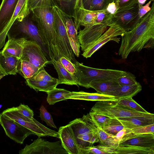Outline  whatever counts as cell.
<instances>
[{
  "label": "cell",
  "mask_w": 154,
  "mask_h": 154,
  "mask_svg": "<svg viewBox=\"0 0 154 154\" xmlns=\"http://www.w3.org/2000/svg\"><path fill=\"white\" fill-rule=\"evenodd\" d=\"M121 36L122 42L118 54L123 60L126 59L131 52H139L144 48H154V2L150 11L141 19L136 26Z\"/></svg>",
  "instance_id": "cell-1"
},
{
  "label": "cell",
  "mask_w": 154,
  "mask_h": 154,
  "mask_svg": "<svg viewBox=\"0 0 154 154\" xmlns=\"http://www.w3.org/2000/svg\"><path fill=\"white\" fill-rule=\"evenodd\" d=\"M40 115L41 119L46 123L47 125L51 127L57 128L53 122L52 118L45 107L42 106L40 108Z\"/></svg>",
  "instance_id": "cell-38"
},
{
  "label": "cell",
  "mask_w": 154,
  "mask_h": 154,
  "mask_svg": "<svg viewBox=\"0 0 154 154\" xmlns=\"http://www.w3.org/2000/svg\"><path fill=\"white\" fill-rule=\"evenodd\" d=\"M31 11L51 60H58L60 57L56 45V27L52 7L35 8Z\"/></svg>",
  "instance_id": "cell-2"
},
{
  "label": "cell",
  "mask_w": 154,
  "mask_h": 154,
  "mask_svg": "<svg viewBox=\"0 0 154 154\" xmlns=\"http://www.w3.org/2000/svg\"><path fill=\"white\" fill-rule=\"evenodd\" d=\"M119 86L116 79L92 81L89 84V88L94 89L97 93L108 95Z\"/></svg>",
  "instance_id": "cell-25"
},
{
  "label": "cell",
  "mask_w": 154,
  "mask_h": 154,
  "mask_svg": "<svg viewBox=\"0 0 154 154\" xmlns=\"http://www.w3.org/2000/svg\"><path fill=\"white\" fill-rule=\"evenodd\" d=\"M98 11H92L83 8L75 10L71 16L74 18V23L77 30L80 26L86 27L97 24L96 20Z\"/></svg>",
  "instance_id": "cell-19"
},
{
  "label": "cell",
  "mask_w": 154,
  "mask_h": 154,
  "mask_svg": "<svg viewBox=\"0 0 154 154\" xmlns=\"http://www.w3.org/2000/svg\"><path fill=\"white\" fill-rule=\"evenodd\" d=\"M59 138L68 154H80V150L72 130L68 125L61 127L58 131Z\"/></svg>",
  "instance_id": "cell-16"
},
{
  "label": "cell",
  "mask_w": 154,
  "mask_h": 154,
  "mask_svg": "<svg viewBox=\"0 0 154 154\" xmlns=\"http://www.w3.org/2000/svg\"><path fill=\"white\" fill-rule=\"evenodd\" d=\"M19 0H2L0 6V43L3 32L14 13Z\"/></svg>",
  "instance_id": "cell-18"
},
{
  "label": "cell",
  "mask_w": 154,
  "mask_h": 154,
  "mask_svg": "<svg viewBox=\"0 0 154 154\" xmlns=\"http://www.w3.org/2000/svg\"><path fill=\"white\" fill-rule=\"evenodd\" d=\"M51 61L57 73L58 77L57 83L58 85L65 84L78 86L74 76L64 68L59 59L57 60L53 59Z\"/></svg>",
  "instance_id": "cell-24"
},
{
  "label": "cell",
  "mask_w": 154,
  "mask_h": 154,
  "mask_svg": "<svg viewBox=\"0 0 154 154\" xmlns=\"http://www.w3.org/2000/svg\"><path fill=\"white\" fill-rule=\"evenodd\" d=\"M152 2V1H153L154 0H150Z\"/></svg>",
  "instance_id": "cell-59"
},
{
  "label": "cell",
  "mask_w": 154,
  "mask_h": 154,
  "mask_svg": "<svg viewBox=\"0 0 154 154\" xmlns=\"http://www.w3.org/2000/svg\"><path fill=\"white\" fill-rule=\"evenodd\" d=\"M20 154H68L62 146L61 141L50 142L41 137L34 140L29 145L26 144L19 150Z\"/></svg>",
  "instance_id": "cell-9"
},
{
  "label": "cell",
  "mask_w": 154,
  "mask_h": 154,
  "mask_svg": "<svg viewBox=\"0 0 154 154\" xmlns=\"http://www.w3.org/2000/svg\"><path fill=\"white\" fill-rule=\"evenodd\" d=\"M60 2V4L66 3L70 2L71 0H56Z\"/></svg>",
  "instance_id": "cell-55"
},
{
  "label": "cell",
  "mask_w": 154,
  "mask_h": 154,
  "mask_svg": "<svg viewBox=\"0 0 154 154\" xmlns=\"http://www.w3.org/2000/svg\"><path fill=\"white\" fill-rule=\"evenodd\" d=\"M151 2L152 1L150 0L144 6L138 4L139 7V15L140 19L151 10V7H150L149 6Z\"/></svg>",
  "instance_id": "cell-48"
},
{
  "label": "cell",
  "mask_w": 154,
  "mask_h": 154,
  "mask_svg": "<svg viewBox=\"0 0 154 154\" xmlns=\"http://www.w3.org/2000/svg\"><path fill=\"white\" fill-rule=\"evenodd\" d=\"M1 52V51H0V53ZM7 75V74L6 73L4 70L1 66L0 64V75Z\"/></svg>",
  "instance_id": "cell-54"
},
{
  "label": "cell",
  "mask_w": 154,
  "mask_h": 154,
  "mask_svg": "<svg viewBox=\"0 0 154 154\" xmlns=\"http://www.w3.org/2000/svg\"><path fill=\"white\" fill-rule=\"evenodd\" d=\"M26 85L36 91L49 92L56 88L58 85L57 82H47L36 80L32 78L26 79Z\"/></svg>",
  "instance_id": "cell-27"
},
{
  "label": "cell",
  "mask_w": 154,
  "mask_h": 154,
  "mask_svg": "<svg viewBox=\"0 0 154 154\" xmlns=\"http://www.w3.org/2000/svg\"><path fill=\"white\" fill-rule=\"evenodd\" d=\"M58 10L66 27L69 41L75 54L79 57L80 53V44L77 30L72 17L58 7Z\"/></svg>",
  "instance_id": "cell-14"
},
{
  "label": "cell",
  "mask_w": 154,
  "mask_h": 154,
  "mask_svg": "<svg viewBox=\"0 0 154 154\" xmlns=\"http://www.w3.org/2000/svg\"><path fill=\"white\" fill-rule=\"evenodd\" d=\"M147 0H138V4L143 5L145 3Z\"/></svg>",
  "instance_id": "cell-56"
},
{
  "label": "cell",
  "mask_w": 154,
  "mask_h": 154,
  "mask_svg": "<svg viewBox=\"0 0 154 154\" xmlns=\"http://www.w3.org/2000/svg\"><path fill=\"white\" fill-rule=\"evenodd\" d=\"M31 78L36 80L50 82H57L58 80L57 79L54 78L49 75L45 70L44 67L40 69L37 73Z\"/></svg>",
  "instance_id": "cell-40"
},
{
  "label": "cell",
  "mask_w": 154,
  "mask_h": 154,
  "mask_svg": "<svg viewBox=\"0 0 154 154\" xmlns=\"http://www.w3.org/2000/svg\"><path fill=\"white\" fill-rule=\"evenodd\" d=\"M95 146L106 154H115L116 149L112 147L101 144Z\"/></svg>",
  "instance_id": "cell-49"
},
{
  "label": "cell",
  "mask_w": 154,
  "mask_h": 154,
  "mask_svg": "<svg viewBox=\"0 0 154 154\" xmlns=\"http://www.w3.org/2000/svg\"><path fill=\"white\" fill-rule=\"evenodd\" d=\"M17 109L18 112L23 117L30 120L33 119V112L27 105L20 103Z\"/></svg>",
  "instance_id": "cell-42"
},
{
  "label": "cell",
  "mask_w": 154,
  "mask_h": 154,
  "mask_svg": "<svg viewBox=\"0 0 154 154\" xmlns=\"http://www.w3.org/2000/svg\"><path fill=\"white\" fill-rule=\"evenodd\" d=\"M106 10L109 13L112 15L115 13L117 11V8L114 2L109 3Z\"/></svg>",
  "instance_id": "cell-51"
},
{
  "label": "cell",
  "mask_w": 154,
  "mask_h": 154,
  "mask_svg": "<svg viewBox=\"0 0 154 154\" xmlns=\"http://www.w3.org/2000/svg\"><path fill=\"white\" fill-rule=\"evenodd\" d=\"M69 99L98 101H115L118 99L111 95L97 93H88L83 91L71 92Z\"/></svg>",
  "instance_id": "cell-22"
},
{
  "label": "cell",
  "mask_w": 154,
  "mask_h": 154,
  "mask_svg": "<svg viewBox=\"0 0 154 154\" xmlns=\"http://www.w3.org/2000/svg\"><path fill=\"white\" fill-rule=\"evenodd\" d=\"M59 6L56 4L52 7L56 30V45L60 57H64L73 64L76 60L71 46L65 25L60 15Z\"/></svg>",
  "instance_id": "cell-4"
},
{
  "label": "cell",
  "mask_w": 154,
  "mask_h": 154,
  "mask_svg": "<svg viewBox=\"0 0 154 154\" xmlns=\"http://www.w3.org/2000/svg\"><path fill=\"white\" fill-rule=\"evenodd\" d=\"M96 134L98 136L101 144L106 145L116 149L119 146V142L115 135L108 133L99 128Z\"/></svg>",
  "instance_id": "cell-31"
},
{
  "label": "cell",
  "mask_w": 154,
  "mask_h": 154,
  "mask_svg": "<svg viewBox=\"0 0 154 154\" xmlns=\"http://www.w3.org/2000/svg\"><path fill=\"white\" fill-rule=\"evenodd\" d=\"M131 130L134 134H154V124L136 127Z\"/></svg>",
  "instance_id": "cell-45"
},
{
  "label": "cell",
  "mask_w": 154,
  "mask_h": 154,
  "mask_svg": "<svg viewBox=\"0 0 154 154\" xmlns=\"http://www.w3.org/2000/svg\"><path fill=\"white\" fill-rule=\"evenodd\" d=\"M59 60L64 68L74 77L76 72L74 64L64 57H60Z\"/></svg>",
  "instance_id": "cell-44"
},
{
  "label": "cell",
  "mask_w": 154,
  "mask_h": 154,
  "mask_svg": "<svg viewBox=\"0 0 154 154\" xmlns=\"http://www.w3.org/2000/svg\"><path fill=\"white\" fill-rule=\"evenodd\" d=\"M21 59L29 62L39 69L51 63L47 59L40 46L33 41H25Z\"/></svg>",
  "instance_id": "cell-11"
},
{
  "label": "cell",
  "mask_w": 154,
  "mask_h": 154,
  "mask_svg": "<svg viewBox=\"0 0 154 154\" xmlns=\"http://www.w3.org/2000/svg\"><path fill=\"white\" fill-rule=\"evenodd\" d=\"M71 92L64 89L56 88L46 92L48 94L47 101L50 105H53L57 102L67 100L69 99Z\"/></svg>",
  "instance_id": "cell-29"
},
{
  "label": "cell",
  "mask_w": 154,
  "mask_h": 154,
  "mask_svg": "<svg viewBox=\"0 0 154 154\" xmlns=\"http://www.w3.org/2000/svg\"><path fill=\"white\" fill-rule=\"evenodd\" d=\"M92 0H86L83 5L84 8L85 9L89 10L90 5Z\"/></svg>",
  "instance_id": "cell-53"
},
{
  "label": "cell",
  "mask_w": 154,
  "mask_h": 154,
  "mask_svg": "<svg viewBox=\"0 0 154 154\" xmlns=\"http://www.w3.org/2000/svg\"><path fill=\"white\" fill-rule=\"evenodd\" d=\"M8 39L28 38L37 42L42 48H46L43 42L38 29L32 21L27 17L21 21L16 20L7 33Z\"/></svg>",
  "instance_id": "cell-5"
},
{
  "label": "cell",
  "mask_w": 154,
  "mask_h": 154,
  "mask_svg": "<svg viewBox=\"0 0 154 154\" xmlns=\"http://www.w3.org/2000/svg\"><path fill=\"white\" fill-rule=\"evenodd\" d=\"M116 154H154V149L134 146L119 145L116 149Z\"/></svg>",
  "instance_id": "cell-28"
},
{
  "label": "cell",
  "mask_w": 154,
  "mask_h": 154,
  "mask_svg": "<svg viewBox=\"0 0 154 154\" xmlns=\"http://www.w3.org/2000/svg\"><path fill=\"white\" fill-rule=\"evenodd\" d=\"M124 127L119 120L116 118H111L109 124L103 129L105 131L115 135Z\"/></svg>",
  "instance_id": "cell-35"
},
{
  "label": "cell",
  "mask_w": 154,
  "mask_h": 154,
  "mask_svg": "<svg viewBox=\"0 0 154 154\" xmlns=\"http://www.w3.org/2000/svg\"><path fill=\"white\" fill-rule=\"evenodd\" d=\"M6 75H0V80L4 77Z\"/></svg>",
  "instance_id": "cell-57"
},
{
  "label": "cell",
  "mask_w": 154,
  "mask_h": 154,
  "mask_svg": "<svg viewBox=\"0 0 154 154\" xmlns=\"http://www.w3.org/2000/svg\"><path fill=\"white\" fill-rule=\"evenodd\" d=\"M125 32L121 29L114 27H109L102 35L83 51L82 55L86 58L90 57L97 50L109 41H112L119 43L120 38Z\"/></svg>",
  "instance_id": "cell-12"
},
{
  "label": "cell",
  "mask_w": 154,
  "mask_h": 154,
  "mask_svg": "<svg viewBox=\"0 0 154 154\" xmlns=\"http://www.w3.org/2000/svg\"><path fill=\"white\" fill-rule=\"evenodd\" d=\"M115 102L117 105L127 110L143 113L148 112L132 98L118 99Z\"/></svg>",
  "instance_id": "cell-32"
},
{
  "label": "cell",
  "mask_w": 154,
  "mask_h": 154,
  "mask_svg": "<svg viewBox=\"0 0 154 154\" xmlns=\"http://www.w3.org/2000/svg\"><path fill=\"white\" fill-rule=\"evenodd\" d=\"M20 59L13 56H6L0 53V65L7 74L15 75Z\"/></svg>",
  "instance_id": "cell-26"
},
{
  "label": "cell",
  "mask_w": 154,
  "mask_h": 154,
  "mask_svg": "<svg viewBox=\"0 0 154 154\" xmlns=\"http://www.w3.org/2000/svg\"><path fill=\"white\" fill-rule=\"evenodd\" d=\"M116 80L120 86L133 85L138 82L136 81V77L134 74L126 71L118 77Z\"/></svg>",
  "instance_id": "cell-34"
},
{
  "label": "cell",
  "mask_w": 154,
  "mask_h": 154,
  "mask_svg": "<svg viewBox=\"0 0 154 154\" xmlns=\"http://www.w3.org/2000/svg\"><path fill=\"white\" fill-rule=\"evenodd\" d=\"M131 132H132L131 129L124 128L115 135V138L119 143L126 134Z\"/></svg>",
  "instance_id": "cell-50"
},
{
  "label": "cell",
  "mask_w": 154,
  "mask_h": 154,
  "mask_svg": "<svg viewBox=\"0 0 154 154\" xmlns=\"http://www.w3.org/2000/svg\"><path fill=\"white\" fill-rule=\"evenodd\" d=\"M86 0H83V5H84V3H85V2Z\"/></svg>",
  "instance_id": "cell-58"
},
{
  "label": "cell",
  "mask_w": 154,
  "mask_h": 154,
  "mask_svg": "<svg viewBox=\"0 0 154 154\" xmlns=\"http://www.w3.org/2000/svg\"><path fill=\"white\" fill-rule=\"evenodd\" d=\"M28 0H19L13 15L2 35L0 43V49L4 46L7 33L16 20L21 21L30 14L28 5Z\"/></svg>",
  "instance_id": "cell-17"
},
{
  "label": "cell",
  "mask_w": 154,
  "mask_h": 154,
  "mask_svg": "<svg viewBox=\"0 0 154 154\" xmlns=\"http://www.w3.org/2000/svg\"><path fill=\"white\" fill-rule=\"evenodd\" d=\"M60 5L63 7L69 10L71 16L76 10L84 8L83 0H71L69 3L60 4Z\"/></svg>",
  "instance_id": "cell-39"
},
{
  "label": "cell",
  "mask_w": 154,
  "mask_h": 154,
  "mask_svg": "<svg viewBox=\"0 0 154 154\" xmlns=\"http://www.w3.org/2000/svg\"><path fill=\"white\" fill-rule=\"evenodd\" d=\"M115 101H98L92 107L90 111L104 115L110 118H116L147 116L153 114L149 112L143 113L124 109L117 105Z\"/></svg>",
  "instance_id": "cell-8"
},
{
  "label": "cell",
  "mask_w": 154,
  "mask_h": 154,
  "mask_svg": "<svg viewBox=\"0 0 154 154\" xmlns=\"http://www.w3.org/2000/svg\"><path fill=\"white\" fill-rule=\"evenodd\" d=\"M113 0H92L89 10L100 11L106 9L109 4Z\"/></svg>",
  "instance_id": "cell-37"
},
{
  "label": "cell",
  "mask_w": 154,
  "mask_h": 154,
  "mask_svg": "<svg viewBox=\"0 0 154 154\" xmlns=\"http://www.w3.org/2000/svg\"><path fill=\"white\" fill-rule=\"evenodd\" d=\"M111 15L112 14L109 13L106 9L98 11L96 20V23L104 24L108 26V21L111 18Z\"/></svg>",
  "instance_id": "cell-43"
},
{
  "label": "cell",
  "mask_w": 154,
  "mask_h": 154,
  "mask_svg": "<svg viewBox=\"0 0 154 154\" xmlns=\"http://www.w3.org/2000/svg\"><path fill=\"white\" fill-rule=\"evenodd\" d=\"M80 154H104L105 152L100 150L95 146H88L80 149Z\"/></svg>",
  "instance_id": "cell-47"
},
{
  "label": "cell",
  "mask_w": 154,
  "mask_h": 154,
  "mask_svg": "<svg viewBox=\"0 0 154 154\" xmlns=\"http://www.w3.org/2000/svg\"><path fill=\"white\" fill-rule=\"evenodd\" d=\"M108 26L102 24H97L84 27L80 29L78 36L81 50L83 51L106 30Z\"/></svg>",
  "instance_id": "cell-13"
},
{
  "label": "cell",
  "mask_w": 154,
  "mask_h": 154,
  "mask_svg": "<svg viewBox=\"0 0 154 154\" xmlns=\"http://www.w3.org/2000/svg\"><path fill=\"white\" fill-rule=\"evenodd\" d=\"M2 113L28 128L38 137L49 136L59 138L58 132L47 128L34 118L30 120L25 118L18 112L17 107L8 108Z\"/></svg>",
  "instance_id": "cell-6"
},
{
  "label": "cell",
  "mask_w": 154,
  "mask_h": 154,
  "mask_svg": "<svg viewBox=\"0 0 154 154\" xmlns=\"http://www.w3.org/2000/svg\"><path fill=\"white\" fill-rule=\"evenodd\" d=\"M138 0H113L117 8L116 12L126 9L138 4Z\"/></svg>",
  "instance_id": "cell-41"
},
{
  "label": "cell",
  "mask_w": 154,
  "mask_h": 154,
  "mask_svg": "<svg viewBox=\"0 0 154 154\" xmlns=\"http://www.w3.org/2000/svg\"><path fill=\"white\" fill-rule=\"evenodd\" d=\"M0 124L6 135L16 142L22 144L29 136L35 134L30 130L1 113Z\"/></svg>",
  "instance_id": "cell-10"
},
{
  "label": "cell",
  "mask_w": 154,
  "mask_h": 154,
  "mask_svg": "<svg viewBox=\"0 0 154 154\" xmlns=\"http://www.w3.org/2000/svg\"><path fill=\"white\" fill-rule=\"evenodd\" d=\"M56 3L54 0H28L29 9L38 8H52Z\"/></svg>",
  "instance_id": "cell-36"
},
{
  "label": "cell",
  "mask_w": 154,
  "mask_h": 154,
  "mask_svg": "<svg viewBox=\"0 0 154 154\" xmlns=\"http://www.w3.org/2000/svg\"><path fill=\"white\" fill-rule=\"evenodd\" d=\"M81 118L89 128L93 132L96 133L99 128L93 120L89 113L86 115H84Z\"/></svg>",
  "instance_id": "cell-46"
},
{
  "label": "cell",
  "mask_w": 154,
  "mask_h": 154,
  "mask_svg": "<svg viewBox=\"0 0 154 154\" xmlns=\"http://www.w3.org/2000/svg\"><path fill=\"white\" fill-rule=\"evenodd\" d=\"M39 69L29 62L20 59L17 68V73L26 79L33 77Z\"/></svg>",
  "instance_id": "cell-30"
},
{
  "label": "cell",
  "mask_w": 154,
  "mask_h": 154,
  "mask_svg": "<svg viewBox=\"0 0 154 154\" xmlns=\"http://www.w3.org/2000/svg\"><path fill=\"white\" fill-rule=\"evenodd\" d=\"M119 145L134 146L154 149V134H136L131 132L126 134L123 137L119 142Z\"/></svg>",
  "instance_id": "cell-15"
},
{
  "label": "cell",
  "mask_w": 154,
  "mask_h": 154,
  "mask_svg": "<svg viewBox=\"0 0 154 154\" xmlns=\"http://www.w3.org/2000/svg\"><path fill=\"white\" fill-rule=\"evenodd\" d=\"M76 72L74 77L78 85L89 88L92 81L117 79L125 71L110 69H100L85 66L76 61L74 64Z\"/></svg>",
  "instance_id": "cell-3"
},
{
  "label": "cell",
  "mask_w": 154,
  "mask_h": 154,
  "mask_svg": "<svg viewBox=\"0 0 154 154\" xmlns=\"http://www.w3.org/2000/svg\"><path fill=\"white\" fill-rule=\"evenodd\" d=\"M26 40L24 38L8 39L1 53L4 56H13L20 59Z\"/></svg>",
  "instance_id": "cell-20"
},
{
  "label": "cell",
  "mask_w": 154,
  "mask_h": 154,
  "mask_svg": "<svg viewBox=\"0 0 154 154\" xmlns=\"http://www.w3.org/2000/svg\"><path fill=\"white\" fill-rule=\"evenodd\" d=\"M89 114L98 127L103 129L108 125L111 118L107 116L90 111Z\"/></svg>",
  "instance_id": "cell-33"
},
{
  "label": "cell",
  "mask_w": 154,
  "mask_h": 154,
  "mask_svg": "<svg viewBox=\"0 0 154 154\" xmlns=\"http://www.w3.org/2000/svg\"><path fill=\"white\" fill-rule=\"evenodd\" d=\"M140 19L137 4L112 15L108 22V26L119 28L125 32L134 28L140 22Z\"/></svg>",
  "instance_id": "cell-7"
},
{
  "label": "cell",
  "mask_w": 154,
  "mask_h": 154,
  "mask_svg": "<svg viewBox=\"0 0 154 154\" xmlns=\"http://www.w3.org/2000/svg\"><path fill=\"white\" fill-rule=\"evenodd\" d=\"M124 128L131 129L136 127L154 124V114L150 116L117 118Z\"/></svg>",
  "instance_id": "cell-21"
},
{
  "label": "cell",
  "mask_w": 154,
  "mask_h": 154,
  "mask_svg": "<svg viewBox=\"0 0 154 154\" xmlns=\"http://www.w3.org/2000/svg\"><path fill=\"white\" fill-rule=\"evenodd\" d=\"M99 141L98 136L95 133H94L91 138V143L92 145L94 143L98 142Z\"/></svg>",
  "instance_id": "cell-52"
},
{
  "label": "cell",
  "mask_w": 154,
  "mask_h": 154,
  "mask_svg": "<svg viewBox=\"0 0 154 154\" xmlns=\"http://www.w3.org/2000/svg\"><path fill=\"white\" fill-rule=\"evenodd\" d=\"M142 89L140 84L133 85L119 86L111 92L109 95L114 96L117 99L132 98Z\"/></svg>",
  "instance_id": "cell-23"
}]
</instances>
